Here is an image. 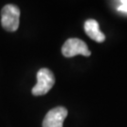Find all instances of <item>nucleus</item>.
Instances as JSON below:
<instances>
[{
    "mask_svg": "<svg viewBox=\"0 0 127 127\" xmlns=\"http://www.w3.org/2000/svg\"><path fill=\"white\" fill-rule=\"evenodd\" d=\"M1 24L4 29L14 32L18 29L20 24V9L12 4L6 5L1 11Z\"/></svg>",
    "mask_w": 127,
    "mask_h": 127,
    "instance_id": "1",
    "label": "nucleus"
},
{
    "mask_svg": "<svg viewBox=\"0 0 127 127\" xmlns=\"http://www.w3.org/2000/svg\"><path fill=\"white\" fill-rule=\"evenodd\" d=\"M55 81L54 74L50 70L41 69L37 73V84L32 89V94L36 96L46 94L53 88Z\"/></svg>",
    "mask_w": 127,
    "mask_h": 127,
    "instance_id": "2",
    "label": "nucleus"
},
{
    "mask_svg": "<svg viewBox=\"0 0 127 127\" xmlns=\"http://www.w3.org/2000/svg\"><path fill=\"white\" fill-rule=\"evenodd\" d=\"M62 54L66 58H72L76 55H82L85 57L91 56V51L89 50L88 45L79 39H69L62 46Z\"/></svg>",
    "mask_w": 127,
    "mask_h": 127,
    "instance_id": "3",
    "label": "nucleus"
},
{
    "mask_svg": "<svg viewBox=\"0 0 127 127\" xmlns=\"http://www.w3.org/2000/svg\"><path fill=\"white\" fill-rule=\"evenodd\" d=\"M68 115L65 107H56L51 109L45 115L42 122V127H63L64 120Z\"/></svg>",
    "mask_w": 127,
    "mask_h": 127,
    "instance_id": "4",
    "label": "nucleus"
},
{
    "mask_svg": "<svg viewBox=\"0 0 127 127\" xmlns=\"http://www.w3.org/2000/svg\"><path fill=\"white\" fill-rule=\"evenodd\" d=\"M85 31L91 39L97 42H103L105 40V36L103 32L100 31L99 24L94 19H90L85 22Z\"/></svg>",
    "mask_w": 127,
    "mask_h": 127,
    "instance_id": "5",
    "label": "nucleus"
},
{
    "mask_svg": "<svg viewBox=\"0 0 127 127\" xmlns=\"http://www.w3.org/2000/svg\"><path fill=\"white\" fill-rule=\"evenodd\" d=\"M117 10L122 13L127 14V0H122L119 1L117 6Z\"/></svg>",
    "mask_w": 127,
    "mask_h": 127,
    "instance_id": "6",
    "label": "nucleus"
}]
</instances>
